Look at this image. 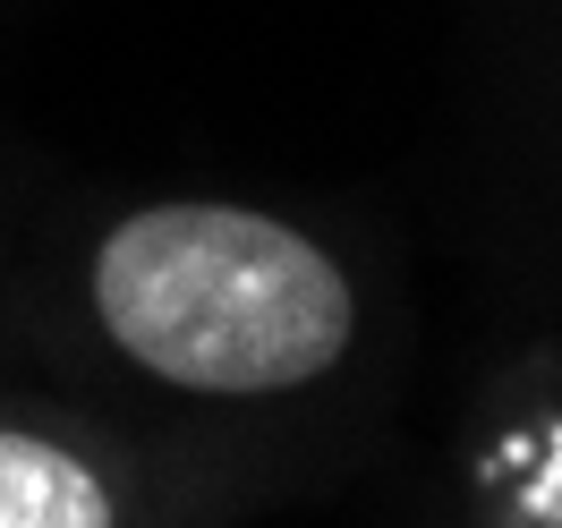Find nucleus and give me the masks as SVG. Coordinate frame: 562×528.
I'll use <instances>...</instances> for the list:
<instances>
[{
    "label": "nucleus",
    "mask_w": 562,
    "mask_h": 528,
    "mask_svg": "<svg viewBox=\"0 0 562 528\" xmlns=\"http://www.w3.org/2000/svg\"><path fill=\"white\" fill-rule=\"evenodd\" d=\"M35 341L77 401L247 503L307 452H350L392 384L401 299L316 213L137 196L77 222L35 282Z\"/></svg>",
    "instance_id": "f257e3e1"
},
{
    "label": "nucleus",
    "mask_w": 562,
    "mask_h": 528,
    "mask_svg": "<svg viewBox=\"0 0 562 528\" xmlns=\"http://www.w3.org/2000/svg\"><path fill=\"white\" fill-rule=\"evenodd\" d=\"M231 512L196 460L77 392H0V528H205Z\"/></svg>",
    "instance_id": "f03ea898"
},
{
    "label": "nucleus",
    "mask_w": 562,
    "mask_h": 528,
    "mask_svg": "<svg viewBox=\"0 0 562 528\" xmlns=\"http://www.w3.org/2000/svg\"><path fill=\"white\" fill-rule=\"evenodd\" d=\"M554 86H562V77H554ZM537 128H546V145L562 154V94H537ZM546 179L562 188V162H546Z\"/></svg>",
    "instance_id": "7ed1b4c3"
},
{
    "label": "nucleus",
    "mask_w": 562,
    "mask_h": 528,
    "mask_svg": "<svg viewBox=\"0 0 562 528\" xmlns=\"http://www.w3.org/2000/svg\"><path fill=\"white\" fill-rule=\"evenodd\" d=\"M554 528H562V520H554Z\"/></svg>",
    "instance_id": "20e7f679"
}]
</instances>
